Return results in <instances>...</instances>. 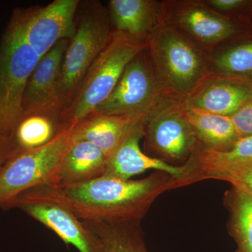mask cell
<instances>
[{
    "mask_svg": "<svg viewBox=\"0 0 252 252\" xmlns=\"http://www.w3.org/2000/svg\"><path fill=\"white\" fill-rule=\"evenodd\" d=\"M148 44L116 34L99 55L60 116V124L68 127L90 115L112 94L124 69Z\"/></svg>",
    "mask_w": 252,
    "mask_h": 252,
    "instance_id": "cell-4",
    "label": "cell"
},
{
    "mask_svg": "<svg viewBox=\"0 0 252 252\" xmlns=\"http://www.w3.org/2000/svg\"><path fill=\"white\" fill-rule=\"evenodd\" d=\"M230 213V233L237 244L236 252H252V196L233 188L226 193Z\"/></svg>",
    "mask_w": 252,
    "mask_h": 252,
    "instance_id": "cell-22",
    "label": "cell"
},
{
    "mask_svg": "<svg viewBox=\"0 0 252 252\" xmlns=\"http://www.w3.org/2000/svg\"><path fill=\"white\" fill-rule=\"evenodd\" d=\"M219 14L252 27V0H203Z\"/></svg>",
    "mask_w": 252,
    "mask_h": 252,
    "instance_id": "cell-25",
    "label": "cell"
},
{
    "mask_svg": "<svg viewBox=\"0 0 252 252\" xmlns=\"http://www.w3.org/2000/svg\"><path fill=\"white\" fill-rule=\"evenodd\" d=\"M230 117L240 138L252 135V99Z\"/></svg>",
    "mask_w": 252,
    "mask_h": 252,
    "instance_id": "cell-26",
    "label": "cell"
},
{
    "mask_svg": "<svg viewBox=\"0 0 252 252\" xmlns=\"http://www.w3.org/2000/svg\"><path fill=\"white\" fill-rule=\"evenodd\" d=\"M113 35L107 8L97 0L80 1L75 33L69 41L60 72L59 94L62 112L70 103L88 71Z\"/></svg>",
    "mask_w": 252,
    "mask_h": 252,
    "instance_id": "cell-3",
    "label": "cell"
},
{
    "mask_svg": "<svg viewBox=\"0 0 252 252\" xmlns=\"http://www.w3.org/2000/svg\"><path fill=\"white\" fill-rule=\"evenodd\" d=\"M14 207L45 225L66 245H72L79 252H105L98 237L64 207L43 202H18L9 209Z\"/></svg>",
    "mask_w": 252,
    "mask_h": 252,
    "instance_id": "cell-13",
    "label": "cell"
},
{
    "mask_svg": "<svg viewBox=\"0 0 252 252\" xmlns=\"http://www.w3.org/2000/svg\"><path fill=\"white\" fill-rule=\"evenodd\" d=\"M39 60L9 22L0 41V137L14 135L24 119L23 93Z\"/></svg>",
    "mask_w": 252,
    "mask_h": 252,
    "instance_id": "cell-6",
    "label": "cell"
},
{
    "mask_svg": "<svg viewBox=\"0 0 252 252\" xmlns=\"http://www.w3.org/2000/svg\"><path fill=\"white\" fill-rule=\"evenodd\" d=\"M143 138L146 150L165 162H187L199 144L183 104L171 101L147 118Z\"/></svg>",
    "mask_w": 252,
    "mask_h": 252,
    "instance_id": "cell-10",
    "label": "cell"
},
{
    "mask_svg": "<svg viewBox=\"0 0 252 252\" xmlns=\"http://www.w3.org/2000/svg\"><path fill=\"white\" fill-rule=\"evenodd\" d=\"M69 41V39H63L58 42L41 58L31 73L23 93L22 108L25 117L45 116L60 124L62 106L59 94V76Z\"/></svg>",
    "mask_w": 252,
    "mask_h": 252,
    "instance_id": "cell-11",
    "label": "cell"
},
{
    "mask_svg": "<svg viewBox=\"0 0 252 252\" xmlns=\"http://www.w3.org/2000/svg\"><path fill=\"white\" fill-rule=\"evenodd\" d=\"M225 181L252 196V161L239 162L211 167L198 172L187 182V186L205 180Z\"/></svg>",
    "mask_w": 252,
    "mask_h": 252,
    "instance_id": "cell-24",
    "label": "cell"
},
{
    "mask_svg": "<svg viewBox=\"0 0 252 252\" xmlns=\"http://www.w3.org/2000/svg\"><path fill=\"white\" fill-rule=\"evenodd\" d=\"M62 127L59 122L42 115H31L21 121L14 134L18 152L37 148L49 143Z\"/></svg>",
    "mask_w": 252,
    "mask_h": 252,
    "instance_id": "cell-23",
    "label": "cell"
},
{
    "mask_svg": "<svg viewBox=\"0 0 252 252\" xmlns=\"http://www.w3.org/2000/svg\"><path fill=\"white\" fill-rule=\"evenodd\" d=\"M252 99V84L210 74L185 102L187 109L231 117Z\"/></svg>",
    "mask_w": 252,
    "mask_h": 252,
    "instance_id": "cell-15",
    "label": "cell"
},
{
    "mask_svg": "<svg viewBox=\"0 0 252 252\" xmlns=\"http://www.w3.org/2000/svg\"><path fill=\"white\" fill-rule=\"evenodd\" d=\"M80 0H55L44 6L16 8L9 22L39 58L60 41L72 39Z\"/></svg>",
    "mask_w": 252,
    "mask_h": 252,
    "instance_id": "cell-9",
    "label": "cell"
},
{
    "mask_svg": "<svg viewBox=\"0 0 252 252\" xmlns=\"http://www.w3.org/2000/svg\"><path fill=\"white\" fill-rule=\"evenodd\" d=\"M76 124L37 148L18 152L0 170V207L26 190L45 185H57L63 160L74 143Z\"/></svg>",
    "mask_w": 252,
    "mask_h": 252,
    "instance_id": "cell-5",
    "label": "cell"
},
{
    "mask_svg": "<svg viewBox=\"0 0 252 252\" xmlns=\"http://www.w3.org/2000/svg\"><path fill=\"white\" fill-rule=\"evenodd\" d=\"M145 122V119H141L129 126L117 149L107 158L104 176L127 180L147 170H155L172 177L175 189L176 182L187 173V165L175 166L141 150L140 142L144 137Z\"/></svg>",
    "mask_w": 252,
    "mask_h": 252,
    "instance_id": "cell-12",
    "label": "cell"
},
{
    "mask_svg": "<svg viewBox=\"0 0 252 252\" xmlns=\"http://www.w3.org/2000/svg\"><path fill=\"white\" fill-rule=\"evenodd\" d=\"M208 60L210 74L252 84V34L215 48Z\"/></svg>",
    "mask_w": 252,
    "mask_h": 252,
    "instance_id": "cell-16",
    "label": "cell"
},
{
    "mask_svg": "<svg viewBox=\"0 0 252 252\" xmlns=\"http://www.w3.org/2000/svg\"><path fill=\"white\" fill-rule=\"evenodd\" d=\"M163 23L207 54L225 42L252 34V27L225 17L203 0L161 1Z\"/></svg>",
    "mask_w": 252,
    "mask_h": 252,
    "instance_id": "cell-8",
    "label": "cell"
},
{
    "mask_svg": "<svg viewBox=\"0 0 252 252\" xmlns=\"http://www.w3.org/2000/svg\"><path fill=\"white\" fill-rule=\"evenodd\" d=\"M171 189L172 177L162 172L137 180L102 176L82 183L35 187L20 194L3 208L9 209L18 202H43L64 207L83 221H135L145 216L160 194Z\"/></svg>",
    "mask_w": 252,
    "mask_h": 252,
    "instance_id": "cell-1",
    "label": "cell"
},
{
    "mask_svg": "<svg viewBox=\"0 0 252 252\" xmlns=\"http://www.w3.org/2000/svg\"><path fill=\"white\" fill-rule=\"evenodd\" d=\"M83 223L98 237L105 252H152L146 245L140 220L114 223Z\"/></svg>",
    "mask_w": 252,
    "mask_h": 252,
    "instance_id": "cell-20",
    "label": "cell"
},
{
    "mask_svg": "<svg viewBox=\"0 0 252 252\" xmlns=\"http://www.w3.org/2000/svg\"><path fill=\"white\" fill-rule=\"evenodd\" d=\"M106 161L105 154L94 144L74 142L63 160L56 185L82 183L102 177Z\"/></svg>",
    "mask_w": 252,
    "mask_h": 252,
    "instance_id": "cell-18",
    "label": "cell"
},
{
    "mask_svg": "<svg viewBox=\"0 0 252 252\" xmlns=\"http://www.w3.org/2000/svg\"><path fill=\"white\" fill-rule=\"evenodd\" d=\"M135 121L138 120L91 114L75 124L73 132L74 141H85L94 144L107 158L117 149L129 126Z\"/></svg>",
    "mask_w": 252,
    "mask_h": 252,
    "instance_id": "cell-17",
    "label": "cell"
},
{
    "mask_svg": "<svg viewBox=\"0 0 252 252\" xmlns=\"http://www.w3.org/2000/svg\"><path fill=\"white\" fill-rule=\"evenodd\" d=\"M148 49L162 92L174 103H185L210 75L208 54L165 23Z\"/></svg>",
    "mask_w": 252,
    "mask_h": 252,
    "instance_id": "cell-2",
    "label": "cell"
},
{
    "mask_svg": "<svg viewBox=\"0 0 252 252\" xmlns=\"http://www.w3.org/2000/svg\"><path fill=\"white\" fill-rule=\"evenodd\" d=\"M252 161V135L240 138L233 147L225 152H215L203 148L200 144L185 162L187 173L185 181L211 167L239 162Z\"/></svg>",
    "mask_w": 252,
    "mask_h": 252,
    "instance_id": "cell-21",
    "label": "cell"
},
{
    "mask_svg": "<svg viewBox=\"0 0 252 252\" xmlns=\"http://www.w3.org/2000/svg\"><path fill=\"white\" fill-rule=\"evenodd\" d=\"M18 152V149L14 136L0 137V170L5 162Z\"/></svg>",
    "mask_w": 252,
    "mask_h": 252,
    "instance_id": "cell-27",
    "label": "cell"
},
{
    "mask_svg": "<svg viewBox=\"0 0 252 252\" xmlns=\"http://www.w3.org/2000/svg\"><path fill=\"white\" fill-rule=\"evenodd\" d=\"M169 101L158 80L147 47L127 64L112 94L92 114L147 120Z\"/></svg>",
    "mask_w": 252,
    "mask_h": 252,
    "instance_id": "cell-7",
    "label": "cell"
},
{
    "mask_svg": "<svg viewBox=\"0 0 252 252\" xmlns=\"http://www.w3.org/2000/svg\"><path fill=\"white\" fill-rule=\"evenodd\" d=\"M114 33L148 44L163 24L161 1L110 0L107 6Z\"/></svg>",
    "mask_w": 252,
    "mask_h": 252,
    "instance_id": "cell-14",
    "label": "cell"
},
{
    "mask_svg": "<svg viewBox=\"0 0 252 252\" xmlns=\"http://www.w3.org/2000/svg\"><path fill=\"white\" fill-rule=\"evenodd\" d=\"M185 109L199 144L203 148L225 152L240 139L230 117L195 109Z\"/></svg>",
    "mask_w": 252,
    "mask_h": 252,
    "instance_id": "cell-19",
    "label": "cell"
}]
</instances>
